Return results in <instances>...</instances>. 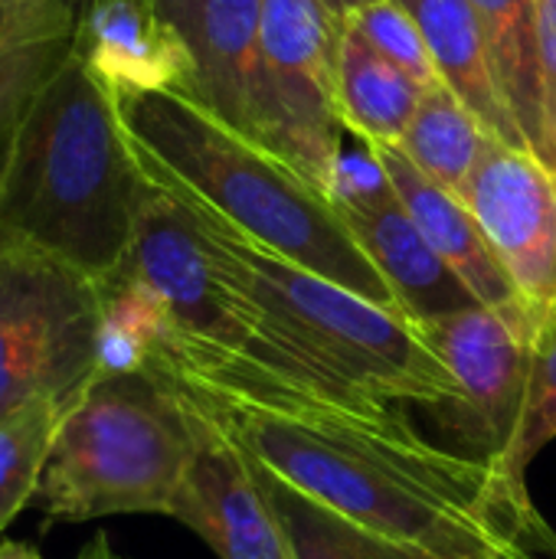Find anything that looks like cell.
Wrapping results in <instances>:
<instances>
[{
	"mask_svg": "<svg viewBox=\"0 0 556 559\" xmlns=\"http://www.w3.org/2000/svg\"><path fill=\"white\" fill-rule=\"evenodd\" d=\"M72 403L39 400L0 416V531L36 498L56 429Z\"/></svg>",
	"mask_w": 556,
	"mask_h": 559,
	"instance_id": "21",
	"label": "cell"
},
{
	"mask_svg": "<svg viewBox=\"0 0 556 559\" xmlns=\"http://www.w3.org/2000/svg\"><path fill=\"white\" fill-rule=\"evenodd\" d=\"M370 3H377V0H324V7L331 10V16H334L338 23H347L357 10H364V7H370Z\"/></svg>",
	"mask_w": 556,
	"mask_h": 559,
	"instance_id": "26",
	"label": "cell"
},
{
	"mask_svg": "<svg viewBox=\"0 0 556 559\" xmlns=\"http://www.w3.org/2000/svg\"><path fill=\"white\" fill-rule=\"evenodd\" d=\"M102 285L0 233V416L75 403L98 377Z\"/></svg>",
	"mask_w": 556,
	"mask_h": 559,
	"instance_id": "6",
	"label": "cell"
},
{
	"mask_svg": "<svg viewBox=\"0 0 556 559\" xmlns=\"http://www.w3.org/2000/svg\"><path fill=\"white\" fill-rule=\"evenodd\" d=\"M193 445V416L157 377H95L59 423L33 501L66 524L170 518Z\"/></svg>",
	"mask_w": 556,
	"mask_h": 559,
	"instance_id": "5",
	"label": "cell"
},
{
	"mask_svg": "<svg viewBox=\"0 0 556 559\" xmlns=\"http://www.w3.org/2000/svg\"><path fill=\"white\" fill-rule=\"evenodd\" d=\"M462 200L508 272L537 347L556 328V174L492 138Z\"/></svg>",
	"mask_w": 556,
	"mask_h": 559,
	"instance_id": "8",
	"label": "cell"
},
{
	"mask_svg": "<svg viewBox=\"0 0 556 559\" xmlns=\"http://www.w3.org/2000/svg\"><path fill=\"white\" fill-rule=\"evenodd\" d=\"M121 272L161 298L180 334L229 350H246V321L236 298L213 272L193 213L147 177L138 203L131 252Z\"/></svg>",
	"mask_w": 556,
	"mask_h": 559,
	"instance_id": "10",
	"label": "cell"
},
{
	"mask_svg": "<svg viewBox=\"0 0 556 559\" xmlns=\"http://www.w3.org/2000/svg\"><path fill=\"white\" fill-rule=\"evenodd\" d=\"M488 141H492V134L472 115V108L446 82H439L423 95V102L397 147L426 177H433L449 193L462 197Z\"/></svg>",
	"mask_w": 556,
	"mask_h": 559,
	"instance_id": "19",
	"label": "cell"
},
{
	"mask_svg": "<svg viewBox=\"0 0 556 559\" xmlns=\"http://www.w3.org/2000/svg\"><path fill=\"white\" fill-rule=\"evenodd\" d=\"M174 197V193H170ZM184 203V200H180ZM187 206V203H184ZM213 272L246 321V357L331 396L462 413V386L419 328L377 301L187 206Z\"/></svg>",
	"mask_w": 556,
	"mask_h": 559,
	"instance_id": "2",
	"label": "cell"
},
{
	"mask_svg": "<svg viewBox=\"0 0 556 559\" xmlns=\"http://www.w3.org/2000/svg\"><path fill=\"white\" fill-rule=\"evenodd\" d=\"M331 203L338 206L357 246L387 278L390 292L400 301V311L413 324L478 305L465 282L426 242L393 183L367 197H344Z\"/></svg>",
	"mask_w": 556,
	"mask_h": 559,
	"instance_id": "13",
	"label": "cell"
},
{
	"mask_svg": "<svg viewBox=\"0 0 556 559\" xmlns=\"http://www.w3.org/2000/svg\"><path fill=\"white\" fill-rule=\"evenodd\" d=\"M537 59L544 95V147L537 160L556 174V0H537Z\"/></svg>",
	"mask_w": 556,
	"mask_h": 559,
	"instance_id": "24",
	"label": "cell"
},
{
	"mask_svg": "<svg viewBox=\"0 0 556 559\" xmlns=\"http://www.w3.org/2000/svg\"><path fill=\"white\" fill-rule=\"evenodd\" d=\"M187 413L193 416L197 445L170 518L220 559H295L249 462L206 419Z\"/></svg>",
	"mask_w": 556,
	"mask_h": 559,
	"instance_id": "12",
	"label": "cell"
},
{
	"mask_svg": "<svg viewBox=\"0 0 556 559\" xmlns=\"http://www.w3.org/2000/svg\"><path fill=\"white\" fill-rule=\"evenodd\" d=\"M256 481L279 518V527L292 547L295 559H410L393 544L360 531L347 518L334 514L331 508L311 501L308 495L288 488L275 475L249 465Z\"/></svg>",
	"mask_w": 556,
	"mask_h": 559,
	"instance_id": "20",
	"label": "cell"
},
{
	"mask_svg": "<svg viewBox=\"0 0 556 559\" xmlns=\"http://www.w3.org/2000/svg\"><path fill=\"white\" fill-rule=\"evenodd\" d=\"M556 439V328L544 334L534 347L531 360V377H528V393L518 419V432L498 468L505 478L518 488L528 491V468L534 459Z\"/></svg>",
	"mask_w": 556,
	"mask_h": 559,
	"instance_id": "22",
	"label": "cell"
},
{
	"mask_svg": "<svg viewBox=\"0 0 556 559\" xmlns=\"http://www.w3.org/2000/svg\"><path fill=\"white\" fill-rule=\"evenodd\" d=\"M75 559H121V557L111 550V544H108V537H105V534H95V537L79 550V557Z\"/></svg>",
	"mask_w": 556,
	"mask_h": 559,
	"instance_id": "27",
	"label": "cell"
},
{
	"mask_svg": "<svg viewBox=\"0 0 556 559\" xmlns=\"http://www.w3.org/2000/svg\"><path fill=\"white\" fill-rule=\"evenodd\" d=\"M482 23L492 69L501 98L528 141V151L541 157L544 147V95L537 59V0H469Z\"/></svg>",
	"mask_w": 556,
	"mask_h": 559,
	"instance_id": "18",
	"label": "cell"
},
{
	"mask_svg": "<svg viewBox=\"0 0 556 559\" xmlns=\"http://www.w3.org/2000/svg\"><path fill=\"white\" fill-rule=\"evenodd\" d=\"M0 559H43L36 547L29 544H20V540H3L0 544Z\"/></svg>",
	"mask_w": 556,
	"mask_h": 559,
	"instance_id": "28",
	"label": "cell"
},
{
	"mask_svg": "<svg viewBox=\"0 0 556 559\" xmlns=\"http://www.w3.org/2000/svg\"><path fill=\"white\" fill-rule=\"evenodd\" d=\"M367 147L387 170L397 197L403 200L406 213L413 216L426 242L465 282V288L478 298V305L528 318L508 272L501 269L492 242L485 239L465 200L439 187L433 177H426L397 144H367Z\"/></svg>",
	"mask_w": 556,
	"mask_h": 559,
	"instance_id": "15",
	"label": "cell"
},
{
	"mask_svg": "<svg viewBox=\"0 0 556 559\" xmlns=\"http://www.w3.org/2000/svg\"><path fill=\"white\" fill-rule=\"evenodd\" d=\"M416 328L462 386L456 426L478 445L482 459L498 465L514 442L531 377L534 331L528 318L472 305Z\"/></svg>",
	"mask_w": 556,
	"mask_h": 559,
	"instance_id": "9",
	"label": "cell"
},
{
	"mask_svg": "<svg viewBox=\"0 0 556 559\" xmlns=\"http://www.w3.org/2000/svg\"><path fill=\"white\" fill-rule=\"evenodd\" d=\"M338 33L324 0H262L265 147L324 193L344 147Z\"/></svg>",
	"mask_w": 556,
	"mask_h": 559,
	"instance_id": "7",
	"label": "cell"
},
{
	"mask_svg": "<svg viewBox=\"0 0 556 559\" xmlns=\"http://www.w3.org/2000/svg\"><path fill=\"white\" fill-rule=\"evenodd\" d=\"M0 20H3V13H0Z\"/></svg>",
	"mask_w": 556,
	"mask_h": 559,
	"instance_id": "29",
	"label": "cell"
},
{
	"mask_svg": "<svg viewBox=\"0 0 556 559\" xmlns=\"http://www.w3.org/2000/svg\"><path fill=\"white\" fill-rule=\"evenodd\" d=\"M75 59L111 92H184L190 59L154 0H75Z\"/></svg>",
	"mask_w": 556,
	"mask_h": 559,
	"instance_id": "14",
	"label": "cell"
},
{
	"mask_svg": "<svg viewBox=\"0 0 556 559\" xmlns=\"http://www.w3.org/2000/svg\"><path fill=\"white\" fill-rule=\"evenodd\" d=\"M154 3L190 59V82L180 95L265 147L262 0Z\"/></svg>",
	"mask_w": 556,
	"mask_h": 559,
	"instance_id": "11",
	"label": "cell"
},
{
	"mask_svg": "<svg viewBox=\"0 0 556 559\" xmlns=\"http://www.w3.org/2000/svg\"><path fill=\"white\" fill-rule=\"evenodd\" d=\"M236 452L410 559L556 557L531 491L482 455L419 436L403 406L331 396L170 328L147 367Z\"/></svg>",
	"mask_w": 556,
	"mask_h": 559,
	"instance_id": "1",
	"label": "cell"
},
{
	"mask_svg": "<svg viewBox=\"0 0 556 559\" xmlns=\"http://www.w3.org/2000/svg\"><path fill=\"white\" fill-rule=\"evenodd\" d=\"M400 7L419 26L439 79L472 108L485 131L508 147L528 151V141L501 98L475 7L469 0H400Z\"/></svg>",
	"mask_w": 556,
	"mask_h": 559,
	"instance_id": "16",
	"label": "cell"
},
{
	"mask_svg": "<svg viewBox=\"0 0 556 559\" xmlns=\"http://www.w3.org/2000/svg\"><path fill=\"white\" fill-rule=\"evenodd\" d=\"M141 190L118 102L72 52L3 164L0 233L105 285L128 262Z\"/></svg>",
	"mask_w": 556,
	"mask_h": 559,
	"instance_id": "4",
	"label": "cell"
},
{
	"mask_svg": "<svg viewBox=\"0 0 556 559\" xmlns=\"http://www.w3.org/2000/svg\"><path fill=\"white\" fill-rule=\"evenodd\" d=\"M347 26L370 46L377 49L387 62L403 69L410 79H416L423 88L439 85V69L429 56V46L413 23V16L400 7V0H377L364 10H357Z\"/></svg>",
	"mask_w": 556,
	"mask_h": 559,
	"instance_id": "23",
	"label": "cell"
},
{
	"mask_svg": "<svg viewBox=\"0 0 556 559\" xmlns=\"http://www.w3.org/2000/svg\"><path fill=\"white\" fill-rule=\"evenodd\" d=\"M75 0H0L3 13H20V10H62L72 7Z\"/></svg>",
	"mask_w": 556,
	"mask_h": 559,
	"instance_id": "25",
	"label": "cell"
},
{
	"mask_svg": "<svg viewBox=\"0 0 556 559\" xmlns=\"http://www.w3.org/2000/svg\"><path fill=\"white\" fill-rule=\"evenodd\" d=\"M115 102L134 160L151 183L239 236L403 314L331 197L285 157L180 92H121Z\"/></svg>",
	"mask_w": 556,
	"mask_h": 559,
	"instance_id": "3",
	"label": "cell"
},
{
	"mask_svg": "<svg viewBox=\"0 0 556 559\" xmlns=\"http://www.w3.org/2000/svg\"><path fill=\"white\" fill-rule=\"evenodd\" d=\"M426 92L429 88L387 62L347 23H341L338 105L344 131L364 144H400Z\"/></svg>",
	"mask_w": 556,
	"mask_h": 559,
	"instance_id": "17",
	"label": "cell"
}]
</instances>
